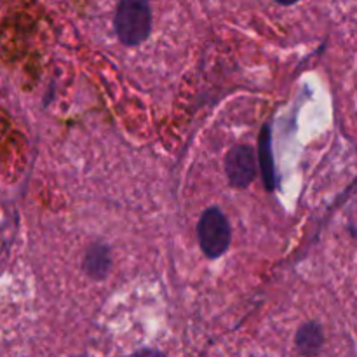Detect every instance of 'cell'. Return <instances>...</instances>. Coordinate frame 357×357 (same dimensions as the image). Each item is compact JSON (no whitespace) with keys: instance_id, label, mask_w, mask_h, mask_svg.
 <instances>
[{"instance_id":"obj_2","label":"cell","mask_w":357,"mask_h":357,"mask_svg":"<svg viewBox=\"0 0 357 357\" xmlns=\"http://www.w3.org/2000/svg\"><path fill=\"white\" fill-rule=\"evenodd\" d=\"M197 237L206 257L211 260L222 257L232 239L227 216L218 208L206 209L197 223Z\"/></svg>"},{"instance_id":"obj_1","label":"cell","mask_w":357,"mask_h":357,"mask_svg":"<svg viewBox=\"0 0 357 357\" xmlns=\"http://www.w3.org/2000/svg\"><path fill=\"white\" fill-rule=\"evenodd\" d=\"M114 24L122 44H142L149 38L152 30V10L149 0H119Z\"/></svg>"},{"instance_id":"obj_7","label":"cell","mask_w":357,"mask_h":357,"mask_svg":"<svg viewBox=\"0 0 357 357\" xmlns=\"http://www.w3.org/2000/svg\"><path fill=\"white\" fill-rule=\"evenodd\" d=\"M131 357H167L164 352L157 351V349H139Z\"/></svg>"},{"instance_id":"obj_6","label":"cell","mask_w":357,"mask_h":357,"mask_svg":"<svg viewBox=\"0 0 357 357\" xmlns=\"http://www.w3.org/2000/svg\"><path fill=\"white\" fill-rule=\"evenodd\" d=\"M260 166L261 174H264L265 187L268 192L275 188V173H274V159H272V146H271V128L264 126L260 135Z\"/></svg>"},{"instance_id":"obj_8","label":"cell","mask_w":357,"mask_h":357,"mask_svg":"<svg viewBox=\"0 0 357 357\" xmlns=\"http://www.w3.org/2000/svg\"><path fill=\"white\" fill-rule=\"evenodd\" d=\"M278 3H281V6H291V3H296L298 0H275Z\"/></svg>"},{"instance_id":"obj_5","label":"cell","mask_w":357,"mask_h":357,"mask_svg":"<svg viewBox=\"0 0 357 357\" xmlns=\"http://www.w3.org/2000/svg\"><path fill=\"white\" fill-rule=\"evenodd\" d=\"M110 268V250L103 244H94L84 258V271L93 279H103Z\"/></svg>"},{"instance_id":"obj_3","label":"cell","mask_w":357,"mask_h":357,"mask_svg":"<svg viewBox=\"0 0 357 357\" xmlns=\"http://www.w3.org/2000/svg\"><path fill=\"white\" fill-rule=\"evenodd\" d=\"M225 171L229 181L236 188H246L253 183L255 174H257V160L255 152L248 145H237L227 153Z\"/></svg>"},{"instance_id":"obj_4","label":"cell","mask_w":357,"mask_h":357,"mask_svg":"<svg viewBox=\"0 0 357 357\" xmlns=\"http://www.w3.org/2000/svg\"><path fill=\"white\" fill-rule=\"evenodd\" d=\"M324 344V333L321 324L316 321H309V323L302 324L300 330L296 331L295 337V347L296 351L305 357H316L321 352Z\"/></svg>"}]
</instances>
